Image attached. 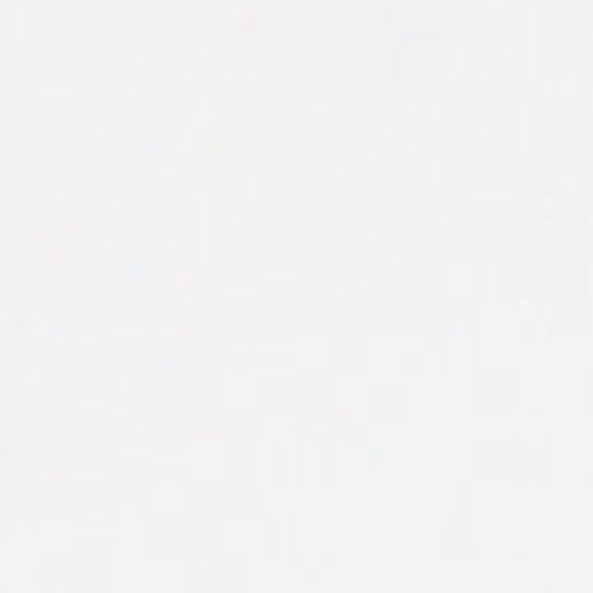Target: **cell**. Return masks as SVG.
Segmentation results:
<instances>
[]
</instances>
